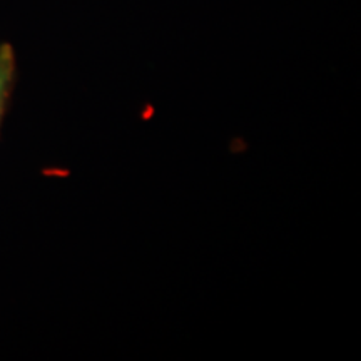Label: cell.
Instances as JSON below:
<instances>
[{
  "label": "cell",
  "instance_id": "obj_1",
  "mask_svg": "<svg viewBox=\"0 0 361 361\" xmlns=\"http://www.w3.org/2000/svg\"><path fill=\"white\" fill-rule=\"evenodd\" d=\"M17 79V59L11 44H0V128L11 104Z\"/></svg>",
  "mask_w": 361,
  "mask_h": 361
}]
</instances>
